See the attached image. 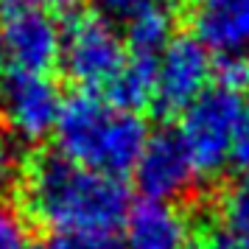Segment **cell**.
I'll list each match as a JSON object with an SVG mask.
<instances>
[{"label": "cell", "instance_id": "obj_1", "mask_svg": "<svg viewBox=\"0 0 249 249\" xmlns=\"http://www.w3.org/2000/svg\"><path fill=\"white\" fill-rule=\"evenodd\" d=\"M25 207L62 241L112 235L129 210L121 179L87 171L62 154H39L25 174Z\"/></svg>", "mask_w": 249, "mask_h": 249}, {"label": "cell", "instance_id": "obj_2", "mask_svg": "<svg viewBox=\"0 0 249 249\" xmlns=\"http://www.w3.org/2000/svg\"><path fill=\"white\" fill-rule=\"evenodd\" d=\"M53 135L65 160L115 179L135 171L148 143V129L140 112H129L90 90L65 98Z\"/></svg>", "mask_w": 249, "mask_h": 249}, {"label": "cell", "instance_id": "obj_3", "mask_svg": "<svg viewBox=\"0 0 249 249\" xmlns=\"http://www.w3.org/2000/svg\"><path fill=\"white\" fill-rule=\"evenodd\" d=\"M247 112L244 98L224 87H207L196 101L179 115V140L193 162L196 177L210 179L230 165V148L238 121Z\"/></svg>", "mask_w": 249, "mask_h": 249}, {"label": "cell", "instance_id": "obj_4", "mask_svg": "<svg viewBox=\"0 0 249 249\" xmlns=\"http://www.w3.org/2000/svg\"><path fill=\"white\" fill-rule=\"evenodd\" d=\"M126 62V42L112 20L98 12L73 14L62 25L59 68L79 90H107Z\"/></svg>", "mask_w": 249, "mask_h": 249}, {"label": "cell", "instance_id": "obj_5", "mask_svg": "<svg viewBox=\"0 0 249 249\" xmlns=\"http://www.w3.org/2000/svg\"><path fill=\"white\" fill-rule=\"evenodd\" d=\"M0 51L12 73L48 76V70L59 65L62 25L34 3L12 0L0 12Z\"/></svg>", "mask_w": 249, "mask_h": 249}, {"label": "cell", "instance_id": "obj_6", "mask_svg": "<svg viewBox=\"0 0 249 249\" xmlns=\"http://www.w3.org/2000/svg\"><path fill=\"white\" fill-rule=\"evenodd\" d=\"M62 104V92L48 76L9 73L0 90V115L17 143H39L53 135Z\"/></svg>", "mask_w": 249, "mask_h": 249}, {"label": "cell", "instance_id": "obj_7", "mask_svg": "<svg viewBox=\"0 0 249 249\" xmlns=\"http://www.w3.org/2000/svg\"><path fill=\"white\" fill-rule=\"evenodd\" d=\"M213 79V62L193 36H174L157 59V81L151 107L162 118L182 115Z\"/></svg>", "mask_w": 249, "mask_h": 249}, {"label": "cell", "instance_id": "obj_8", "mask_svg": "<svg viewBox=\"0 0 249 249\" xmlns=\"http://www.w3.org/2000/svg\"><path fill=\"white\" fill-rule=\"evenodd\" d=\"M132 174L143 199L165 204L182 199L193 188V182L199 179L177 132L148 135V143Z\"/></svg>", "mask_w": 249, "mask_h": 249}, {"label": "cell", "instance_id": "obj_9", "mask_svg": "<svg viewBox=\"0 0 249 249\" xmlns=\"http://www.w3.org/2000/svg\"><path fill=\"white\" fill-rule=\"evenodd\" d=\"M193 39L215 56L249 51V0H199L191 14Z\"/></svg>", "mask_w": 249, "mask_h": 249}, {"label": "cell", "instance_id": "obj_10", "mask_svg": "<svg viewBox=\"0 0 249 249\" xmlns=\"http://www.w3.org/2000/svg\"><path fill=\"white\" fill-rule=\"evenodd\" d=\"M188 238L191 224L177 204L148 202V199L129 204L124 218L126 249H185Z\"/></svg>", "mask_w": 249, "mask_h": 249}, {"label": "cell", "instance_id": "obj_11", "mask_svg": "<svg viewBox=\"0 0 249 249\" xmlns=\"http://www.w3.org/2000/svg\"><path fill=\"white\" fill-rule=\"evenodd\" d=\"M154 81H157V59L126 53L124 68L118 70V76L104 92L112 104L124 107L129 112H140L143 107H151Z\"/></svg>", "mask_w": 249, "mask_h": 249}, {"label": "cell", "instance_id": "obj_12", "mask_svg": "<svg viewBox=\"0 0 249 249\" xmlns=\"http://www.w3.org/2000/svg\"><path fill=\"white\" fill-rule=\"evenodd\" d=\"M171 39H174L171 14H146V17H137L132 23H126L124 42L126 53H132V56L160 59Z\"/></svg>", "mask_w": 249, "mask_h": 249}, {"label": "cell", "instance_id": "obj_13", "mask_svg": "<svg viewBox=\"0 0 249 249\" xmlns=\"http://www.w3.org/2000/svg\"><path fill=\"white\" fill-rule=\"evenodd\" d=\"M218 221L221 232L249 241V177L235 179L218 199Z\"/></svg>", "mask_w": 249, "mask_h": 249}, {"label": "cell", "instance_id": "obj_14", "mask_svg": "<svg viewBox=\"0 0 249 249\" xmlns=\"http://www.w3.org/2000/svg\"><path fill=\"white\" fill-rule=\"evenodd\" d=\"M98 14L112 23H132L146 14H171L179 0H95Z\"/></svg>", "mask_w": 249, "mask_h": 249}, {"label": "cell", "instance_id": "obj_15", "mask_svg": "<svg viewBox=\"0 0 249 249\" xmlns=\"http://www.w3.org/2000/svg\"><path fill=\"white\" fill-rule=\"evenodd\" d=\"M31 244L28 215L14 204L0 202V249H28Z\"/></svg>", "mask_w": 249, "mask_h": 249}, {"label": "cell", "instance_id": "obj_16", "mask_svg": "<svg viewBox=\"0 0 249 249\" xmlns=\"http://www.w3.org/2000/svg\"><path fill=\"white\" fill-rule=\"evenodd\" d=\"M23 179V154L20 143L9 132L0 129V202L17 188V182Z\"/></svg>", "mask_w": 249, "mask_h": 249}, {"label": "cell", "instance_id": "obj_17", "mask_svg": "<svg viewBox=\"0 0 249 249\" xmlns=\"http://www.w3.org/2000/svg\"><path fill=\"white\" fill-rule=\"evenodd\" d=\"M213 79L218 87L230 92H241L249 87V56L238 53V56H218L213 62Z\"/></svg>", "mask_w": 249, "mask_h": 249}, {"label": "cell", "instance_id": "obj_18", "mask_svg": "<svg viewBox=\"0 0 249 249\" xmlns=\"http://www.w3.org/2000/svg\"><path fill=\"white\" fill-rule=\"evenodd\" d=\"M230 165L241 177H249V109L238 121L235 137H232V148H230Z\"/></svg>", "mask_w": 249, "mask_h": 249}, {"label": "cell", "instance_id": "obj_19", "mask_svg": "<svg viewBox=\"0 0 249 249\" xmlns=\"http://www.w3.org/2000/svg\"><path fill=\"white\" fill-rule=\"evenodd\" d=\"M59 249H126L118 238L112 235H87V238H70L62 241Z\"/></svg>", "mask_w": 249, "mask_h": 249}, {"label": "cell", "instance_id": "obj_20", "mask_svg": "<svg viewBox=\"0 0 249 249\" xmlns=\"http://www.w3.org/2000/svg\"><path fill=\"white\" fill-rule=\"evenodd\" d=\"M210 249H249V241H238L227 232H215L210 241Z\"/></svg>", "mask_w": 249, "mask_h": 249}, {"label": "cell", "instance_id": "obj_21", "mask_svg": "<svg viewBox=\"0 0 249 249\" xmlns=\"http://www.w3.org/2000/svg\"><path fill=\"white\" fill-rule=\"evenodd\" d=\"M28 3H34V6L53 14V12H70V9H76L81 0H28Z\"/></svg>", "mask_w": 249, "mask_h": 249}, {"label": "cell", "instance_id": "obj_22", "mask_svg": "<svg viewBox=\"0 0 249 249\" xmlns=\"http://www.w3.org/2000/svg\"><path fill=\"white\" fill-rule=\"evenodd\" d=\"M3 68H6V59H3V51H0V90H3V81H6V73H3Z\"/></svg>", "mask_w": 249, "mask_h": 249}, {"label": "cell", "instance_id": "obj_23", "mask_svg": "<svg viewBox=\"0 0 249 249\" xmlns=\"http://www.w3.org/2000/svg\"><path fill=\"white\" fill-rule=\"evenodd\" d=\"M28 249H59V247H51V244H31Z\"/></svg>", "mask_w": 249, "mask_h": 249}, {"label": "cell", "instance_id": "obj_24", "mask_svg": "<svg viewBox=\"0 0 249 249\" xmlns=\"http://www.w3.org/2000/svg\"><path fill=\"white\" fill-rule=\"evenodd\" d=\"M6 3H9V0H0V12H3V9H6Z\"/></svg>", "mask_w": 249, "mask_h": 249}, {"label": "cell", "instance_id": "obj_25", "mask_svg": "<svg viewBox=\"0 0 249 249\" xmlns=\"http://www.w3.org/2000/svg\"><path fill=\"white\" fill-rule=\"evenodd\" d=\"M185 249H199V247H185Z\"/></svg>", "mask_w": 249, "mask_h": 249}]
</instances>
